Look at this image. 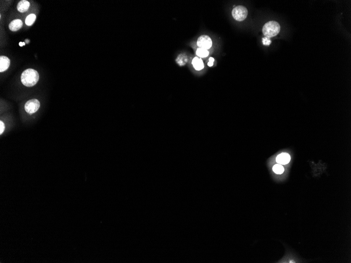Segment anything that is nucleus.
Returning a JSON list of instances; mask_svg holds the SVG:
<instances>
[{
  "label": "nucleus",
  "instance_id": "f257e3e1",
  "mask_svg": "<svg viewBox=\"0 0 351 263\" xmlns=\"http://www.w3.org/2000/svg\"><path fill=\"white\" fill-rule=\"evenodd\" d=\"M39 80L38 72L32 68L24 71L21 75V82L26 87H33L37 84Z\"/></svg>",
  "mask_w": 351,
  "mask_h": 263
},
{
  "label": "nucleus",
  "instance_id": "f03ea898",
  "mask_svg": "<svg viewBox=\"0 0 351 263\" xmlns=\"http://www.w3.org/2000/svg\"><path fill=\"white\" fill-rule=\"evenodd\" d=\"M263 33L266 37L270 38L277 35L280 31V26L275 21H270L263 27Z\"/></svg>",
  "mask_w": 351,
  "mask_h": 263
},
{
  "label": "nucleus",
  "instance_id": "7ed1b4c3",
  "mask_svg": "<svg viewBox=\"0 0 351 263\" xmlns=\"http://www.w3.org/2000/svg\"><path fill=\"white\" fill-rule=\"evenodd\" d=\"M232 15L235 20L239 22L243 21L247 17L248 10L246 7L243 6H237L232 10Z\"/></svg>",
  "mask_w": 351,
  "mask_h": 263
},
{
  "label": "nucleus",
  "instance_id": "20e7f679",
  "mask_svg": "<svg viewBox=\"0 0 351 263\" xmlns=\"http://www.w3.org/2000/svg\"><path fill=\"white\" fill-rule=\"evenodd\" d=\"M40 107V103L36 99H33L26 102L24 108L27 113L32 115L35 113Z\"/></svg>",
  "mask_w": 351,
  "mask_h": 263
},
{
  "label": "nucleus",
  "instance_id": "39448f33",
  "mask_svg": "<svg viewBox=\"0 0 351 263\" xmlns=\"http://www.w3.org/2000/svg\"><path fill=\"white\" fill-rule=\"evenodd\" d=\"M213 42L211 38L208 35H202L198 38L197 45L202 49L208 50L211 48Z\"/></svg>",
  "mask_w": 351,
  "mask_h": 263
},
{
  "label": "nucleus",
  "instance_id": "423d86ee",
  "mask_svg": "<svg viewBox=\"0 0 351 263\" xmlns=\"http://www.w3.org/2000/svg\"><path fill=\"white\" fill-rule=\"evenodd\" d=\"M291 160V157L288 153H282L277 157L276 161L278 164L281 165H287L289 163Z\"/></svg>",
  "mask_w": 351,
  "mask_h": 263
},
{
  "label": "nucleus",
  "instance_id": "0eeeda50",
  "mask_svg": "<svg viewBox=\"0 0 351 263\" xmlns=\"http://www.w3.org/2000/svg\"><path fill=\"white\" fill-rule=\"evenodd\" d=\"M10 60L8 57L1 56L0 57V72L7 71L10 66Z\"/></svg>",
  "mask_w": 351,
  "mask_h": 263
},
{
  "label": "nucleus",
  "instance_id": "6e6552de",
  "mask_svg": "<svg viewBox=\"0 0 351 263\" xmlns=\"http://www.w3.org/2000/svg\"><path fill=\"white\" fill-rule=\"evenodd\" d=\"M23 26L22 21L21 19H16L12 21L9 24V29L13 32H16L20 29Z\"/></svg>",
  "mask_w": 351,
  "mask_h": 263
},
{
  "label": "nucleus",
  "instance_id": "1a4fd4ad",
  "mask_svg": "<svg viewBox=\"0 0 351 263\" xmlns=\"http://www.w3.org/2000/svg\"><path fill=\"white\" fill-rule=\"evenodd\" d=\"M30 3L26 0H22L18 3L17 8L19 11L21 13H24L28 11L29 8Z\"/></svg>",
  "mask_w": 351,
  "mask_h": 263
},
{
  "label": "nucleus",
  "instance_id": "9d476101",
  "mask_svg": "<svg viewBox=\"0 0 351 263\" xmlns=\"http://www.w3.org/2000/svg\"><path fill=\"white\" fill-rule=\"evenodd\" d=\"M193 67L197 71H200L204 68V64L201 58L196 57L192 61Z\"/></svg>",
  "mask_w": 351,
  "mask_h": 263
},
{
  "label": "nucleus",
  "instance_id": "9b49d317",
  "mask_svg": "<svg viewBox=\"0 0 351 263\" xmlns=\"http://www.w3.org/2000/svg\"><path fill=\"white\" fill-rule=\"evenodd\" d=\"M188 60V59L186 55L185 54H181L177 58L176 62L179 66H184L186 64V63H187Z\"/></svg>",
  "mask_w": 351,
  "mask_h": 263
},
{
  "label": "nucleus",
  "instance_id": "f8f14e48",
  "mask_svg": "<svg viewBox=\"0 0 351 263\" xmlns=\"http://www.w3.org/2000/svg\"><path fill=\"white\" fill-rule=\"evenodd\" d=\"M209 52L206 49H202V48H199L197 49L196 52V54L198 56L202 58H205L207 57L209 55Z\"/></svg>",
  "mask_w": 351,
  "mask_h": 263
},
{
  "label": "nucleus",
  "instance_id": "ddd939ff",
  "mask_svg": "<svg viewBox=\"0 0 351 263\" xmlns=\"http://www.w3.org/2000/svg\"><path fill=\"white\" fill-rule=\"evenodd\" d=\"M36 16L34 14H30L29 15H28V16H27V18H26V19H25V24H26L28 26H31V25L33 24L34 22H35V21L36 20Z\"/></svg>",
  "mask_w": 351,
  "mask_h": 263
},
{
  "label": "nucleus",
  "instance_id": "4468645a",
  "mask_svg": "<svg viewBox=\"0 0 351 263\" xmlns=\"http://www.w3.org/2000/svg\"><path fill=\"white\" fill-rule=\"evenodd\" d=\"M272 170L274 172L278 174H281L284 172V168L283 166L280 164H277L273 166Z\"/></svg>",
  "mask_w": 351,
  "mask_h": 263
},
{
  "label": "nucleus",
  "instance_id": "2eb2a0df",
  "mask_svg": "<svg viewBox=\"0 0 351 263\" xmlns=\"http://www.w3.org/2000/svg\"><path fill=\"white\" fill-rule=\"evenodd\" d=\"M262 42L264 45H269L271 43V41L268 37H265L262 39Z\"/></svg>",
  "mask_w": 351,
  "mask_h": 263
},
{
  "label": "nucleus",
  "instance_id": "dca6fc26",
  "mask_svg": "<svg viewBox=\"0 0 351 263\" xmlns=\"http://www.w3.org/2000/svg\"><path fill=\"white\" fill-rule=\"evenodd\" d=\"M0 134H2L4 131L5 129V126H4V124L2 121H0Z\"/></svg>",
  "mask_w": 351,
  "mask_h": 263
},
{
  "label": "nucleus",
  "instance_id": "f3484780",
  "mask_svg": "<svg viewBox=\"0 0 351 263\" xmlns=\"http://www.w3.org/2000/svg\"><path fill=\"white\" fill-rule=\"evenodd\" d=\"M209 62H208V66H213V63H214V58H213V57H210V58H209Z\"/></svg>",
  "mask_w": 351,
  "mask_h": 263
},
{
  "label": "nucleus",
  "instance_id": "a211bd4d",
  "mask_svg": "<svg viewBox=\"0 0 351 263\" xmlns=\"http://www.w3.org/2000/svg\"><path fill=\"white\" fill-rule=\"evenodd\" d=\"M25 43L24 42H19V45L20 46H23L25 45Z\"/></svg>",
  "mask_w": 351,
  "mask_h": 263
}]
</instances>
